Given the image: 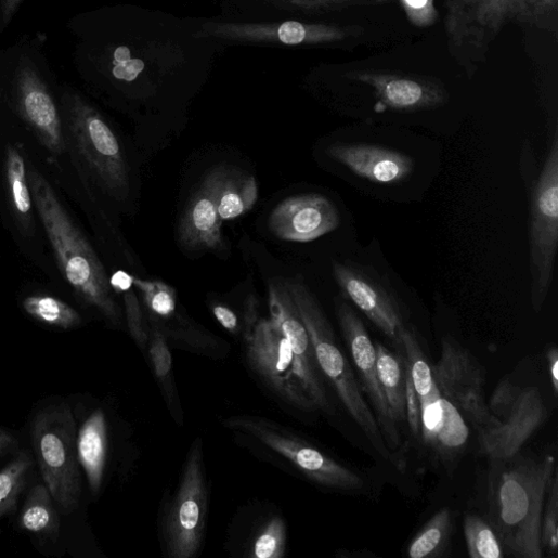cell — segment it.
I'll list each match as a JSON object with an SVG mask.
<instances>
[{
  "label": "cell",
  "mask_w": 558,
  "mask_h": 558,
  "mask_svg": "<svg viewBox=\"0 0 558 558\" xmlns=\"http://www.w3.org/2000/svg\"><path fill=\"white\" fill-rule=\"evenodd\" d=\"M551 455L540 458L520 453L491 460L488 479L489 522L509 555L541 558V521L555 473Z\"/></svg>",
  "instance_id": "cell-1"
},
{
  "label": "cell",
  "mask_w": 558,
  "mask_h": 558,
  "mask_svg": "<svg viewBox=\"0 0 558 558\" xmlns=\"http://www.w3.org/2000/svg\"><path fill=\"white\" fill-rule=\"evenodd\" d=\"M27 176L34 204L63 276L83 303L96 309L113 324H119L120 309L93 247L60 202L51 183L31 161Z\"/></svg>",
  "instance_id": "cell-2"
},
{
  "label": "cell",
  "mask_w": 558,
  "mask_h": 558,
  "mask_svg": "<svg viewBox=\"0 0 558 558\" xmlns=\"http://www.w3.org/2000/svg\"><path fill=\"white\" fill-rule=\"evenodd\" d=\"M308 330L317 366L334 387L347 413L379 454L395 464L377 417L363 398L349 361L336 343L333 328L321 304L300 278L285 281Z\"/></svg>",
  "instance_id": "cell-3"
},
{
  "label": "cell",
  "mask_w": 558,
  "mask_h": 558,
  "mask_svg": "<svg viewBox=\"0 0 558 558\" xmlns=\"http://www.w3.org/2000/svg\"><path fill=\"white\" fill-rule=\"evenodd\" d=\"M63 127L66 151L107 195L124 199L130 189L128 165L116 134L102 115L80 95L67 94Z\"/></svg>",
  "instance_id": "cell-4"
},
{
  "label": "cell",
  "mask_w": 558,
  "mask_h": 558,
  "mask_svg": "<svg viewBox=\"0 0 558 558\" xmlns=\"http://www.w3.org/2000/svg\"><path fill=\"white\" fill-rule=\"evenodd\" d=\"M31 439L44 484L65 514L79 506L82 478L77 449V427L67 403L40 411L31 426Z\"/></svg>",
  "instance_id": "cell-5"
},
{
  "label": "cell",
  "mask_w": 558,
  "mask_h": 558,
  "mask_svg": "<svg viewBox=\"0 0 558 558\" xmlns=\"http://www.w3.org/2000/svg\"><path fill=\"white\" fill-rule=\"evenodd\" d=\"M531 300L540 312L549 293L558 247V133L549 140L542 170L530 194Z\"/></svg>",
  "instance_id": "cell-6"
},
{
  "label": "cell",
  "mask_w": 558,
  "mask_h": 558,
  "mask_svg": "<svg viewBox=\"0 0 558 558\" xmlns=\"http://www.w3.org/2000/svg\"><path fill=\"white\" fill-rule=\"evenodd\" d=\"M488 407L492 421L478 437L481 453L490 460L507 459L520 453L546 416L538 389L520 388L508 379L495 389Z\"/></svg>",
  "instance_id": "cell-7"
},
{
  "label": "cell",
  "mask_w": 558,
  "mask_h": 558,
  "mask_svg": "<svg viewBox=\"0 0 558 558\" xmlns=\"http://www.w3.org/2000/svg\"><path fill=\"white\" fill-rule=\"evenodd\" d=\"M208 514V490L203 451L196 443L185 463L181 482L165 523L168 556L192 558L199 551Z\"/></svg>",
  "instance_id": "cell-8"
},
{
  "label": "cell",
  "mask_w": 558,
  "mask_h": 558,
  "mask_svg": "<svg viewBox=\"0 0 558 558\" xmlns=\"http://www.w3.org/2000/svg\"><path fill=\"white\" fill-rule=\"evenodd\" d=\"M225 426L259 440L286 457L312 481L333 489L360 490L364 482L354 471L329 458L315 447L257 417H232Z\"/></svg>",
  "instance_id": "cell-9"
},
{
  "label": "cell",
  "mask_w": 558,
  "mask_h": 558,
  "mask_svg": "<svg viewBox=\"0 0 558 558\" xmlns=\"http://www.w3.org/2000/svg\"><path fill=\"white\" fill-rule=\"evenodd\" d=\"M432 372L440 394L464 412L477 432L482 431L491 414L484 399V369L477 359L453 337H444Z\"/></svg>",
  "instance_id": "cell-10"
},
{
  "label": "cell",
  "mask_w": 558,
  "mask_h": 558,
  "mask_svg": "<svg viewBox=\"0 0 558 558\" xmlns=\"http://www.w3.org/2000/svg\"><path fill=\"white\" fill-rule=\"evenodd\" d=\"M245 341L251 367L273 392L300 410H316L296 376L291 346L271 319H260Z\"/></svg>",
  "instance_id": "cell-11"
},
{
  "label": "cell",
  "mask_w": 558,
  "mask_h": 558,
  "mask_svg": "<svg viewBox=\"0 0 558 558\" xmlns=\"http://www.w3.org/2000/svg\"><path fill=\"white\" fill-rule=\"evenodd\" d=\"M333 274L345 298L402 349L401 334L406 324L391 285L377 273L352 262H334Z\"/></svg>",
  "instance_id": "cell-12"
},
{
  "label": "cell",
  "mask_w": 558,
  "mask_h": 558,
  "mask_svg": "<svg viewBox=\"0 0 558 558\" xmlns=\"http://www.w3.org/2000/svg\"><path fill=\"white\" fill-rule=\"evenodd\" d=\"M336 315L350 350L363 391L377 413V420L387 442L400 445L397 421L388 404L377 371V348L356 312L342 298L335 300Z\"/></svg>",
  "instance_id": "cell-13"
},
{
  "label": "cell",
  "mask_w": 558,
  "mask_h": 558,
  "mask_svg": "<svg viewBox=\"0 0 558 558\" xmlns=\"http://www.w3.org/2000/svg\"><path fill=\"white\" fill-rule=\"evenodd\" d=\"M271 320L289 341L295 359V372L316 410H330L324 386L317 374V363L308 330L284 282L270 283Z\"/></svg>",
  "instance_id": "cell-14"
},
{
  "label": "cell",
  "mask_w": 558,
  "mask_h": 558,
  "mask_svg": "<svg viewBox=\"0 0 558 558\" xmlns=\"http://www.w3.org/2000/svg\"><path fill=\"white\" fill-rule=\"evenodd\" d=\"M18 112L38 141L53 158L66 153L63 118L39 72L28 60L21 62L16 77Z\"/></svg>",
  "instance_id": "cell-15"
},
{
  "label": "cell",
  "mask_w": 558,
  "mask_h": 558,
  "mask_svg": "<svg viewBox=\"0 0 558 558\" xmlns=\"http://www.w3.org/2000/svg\"><path fill=\"white\" fill-rule=\"evenodd\" d=\"M226 174L228 170L223 167L209 172L185 208L178 228V239L184 248L193 251L225 249L219 198Z\"/></svg>",
  "instance_id": "cell-16"
},
{
  "label": "cell",
  "mask_w": 558,
  "mask_h": 558,
  "mask_svg": "<svg viewBox=\"0 0 558 558\" xmlns=\"http://www.w3.org/2000/svg\"><path fill=\"white\" fill-rule=\"evenodd\" d=\"M340 218L334 204L322 195L288 198L272 212L269 226L280 239L310 243L334 232Z\"/></svg>",
  "instance_id": "cell-17"
},
{
  "label": "cell",
  "mask_w": 558,
  "mask_h": 558,
  "mask_svg": "<svg viewBox=\"0 0 558 558\" xmlns=\"http://www.w3.org/2000/svg\"><path fill=\"white\" fill-rule=\"evenodd\" d=\"M328 155L355 176L382 185L401 183L415 170L413 157L380 145L336 143Z\"/></svg>",
  "instance_id": "cell-18"
},
{
  "label": "cell",
  "mask_w": 558,
  "mask_h": 558,
  "mask_svg": "<svg viewBox=\"0 0 558 558\" xmlns=\"http://www.w3.org/2000/svg\"><path fill=\"white\" fill-rule=\"evenodd\" d=\"M420 402V432L426 443L443 454L460 450L469 429L458 408L444 399L438 388Z\"/></svg>",
  "instance_id": "cell-19"
},
{
  "label": "cell",
  "mask_w": 558,
  "mask_h": 558,
  "mask_svg": "<svg viewBox=\"0 0 558 558\" xmlns=\"http://www.w3.org/2000/svg\"><path fill=\"white\" fill-rule=\"evenodd\" d=\"M198 37L219 38L231 41L278 42L286 46H298L307 42L314 35L311 28L297 23L287 22L268 25L207 24Z\"/></svg>",
  "instance_id": "cell-20"
},
{
  "label": "cell",
  "mask_w": 558,
  "mask_h": 558,
  "mask_svg": "<svg viewBox=\"0 0 558 558\" xmlns=\"http://www.w3.org/2000/svg\"><path fill=\"white\" fill-rule=\"evenodd\" d=\"M77 449L80 466L95 496L103 484L108 449L107 423L101 410L93 412L82 424L77 433Z\"/></svg>",
  "instance_id": "cell-21"
},
{
  "label": "cell",
  "mask_w": 558,
  "mask_h": 558,
  "mask_svg": "<svg viewBox=\"0 0 558 558\" xmlns=\"http://www.w3.org/2000/svg\"><path fill=\"white\" fill-rule=\"evenodd\" d=\"M377 371L388 404L397 423L406 420V359L377 346Z\"/></svg>",
  "instance_id": "cell-22"
},
{
  "label": "cell",
  "mask_w": 558,
  "mask_h": 558,
  "mask_svg": "<svg viewBox=\"0 0 558 558\" xmlns=\"http://www.w3.org/2000/svg\"><path fill=\"white\" fill-rule=\"evenodd\" d=\"M7 184L13 213L24 225L31 224L35 204L28 182L27 163L15 145H9L7 152Z\"/></svg>",
  "instance_id": "cell-23"
},
{
  "label": "cell",
  "mask_w": 558,
  "mask_h": 558,
  "mask_svg": "<svg viewBox=\"0 0 558 558\" xmlns=\"http://www.w3.org/2000/svg\"><path fill=\"white\" fill-rule=\"evenodd\" d=\"M54 502L46 484L33 488L21 514L23 529L40 536L56 537L61 521Z\"/></svg>",
  "instance_id": "cell-24"
},
{
  "label": "cell",
  "mask_w": 558,
  "mask_h": 558,
  "mask_svg": "<svg viewBox=\"0 0 558 558\" xmlns=\"http://www.w3.org/2000/svg\"><path fill=\"white\" fill-rule=\"evenodd\" d=\"M258 194V182L254 176H234L228 171L219 198L221 220H234L251 211Z\"/></svg>",
  "instance_id": "cell-25"
},
{
  "label": "cell",
  "mask_w": 558,
  "mask_h": 558,
  "mask_svg": "<svg viewBox=\"0 0 558 558\" xmlns=\"http://www.w3.org/2000/svg\"><path fill=\"white\" fill-rule=\"evenodd\" d=\"M453 530V515L450 508L440 509L427 522L408 547L412 558H436L442 556L450 544Z\"/></svg>",
  "instance_id": "cell-26"
},
{
  "label": "cell",
  "mask_w": 558,
  "mask_h": 558,
  "mask_svg": "<svg viewBox=\"0 0 558 558\" xmlns=\"http://www.w3.org/2000/svg\"><path fill=\"white\" fill-rule=\"evenodd\" d=\"M34 468L28 452H21L0 470V518L11 512L23 494Z\"/></svg>",
  "instance_id": "cell-27"
},
{
  "label": "cell",
  "mask_w": 558,
  "mask_h": 558,
  "mask_svg": "<svg viewBox=\"0 0 558 558\" xmlns=\"http://www.w3.org/2000/svg\"><path fill=\"white\" fill-rule=\"evenodd\" d=\"M25 311L36 320L62 329L78 327L80 314L69 304L49 295H31L24 299Z\"/></svg>",
  "instance_id": "cell-28"
},
{
  "label": "cell",
  "mask_w": 558,
  "mask_h": 558,
  "mask_svg": "<svg viewBox=\"0 0 558 558\" xmlns=\"http://www.w3.org/2000/svg\"><path fill=\"white\" fill-rule=\"evenodd\" d=\"M402 351L407 359L412 380L419 399L427 398L436 389L432 367L420 346L415 330L405 326L401 334Z\"/></svg>",
  "instance_id": "cell-29"
},
{
  "label": "cell",
  "mask_w": 558,
  "mask_h": 558,
  "mask_svg": "<svg viewBox=\"0 0 558 558\" xmlns=\"http://www.w3.org/2000/svg\"><path fill=\"white\" fill-rule=\"evenodd\" d=\"M464 531L471 558H502L504 549L490 522L478 515H467Z\"/></svg>",
  "instance_id": "cell-30"
},
{
  "label": "cell",
  "mask_w": 558,
  "mask_h": 558,
  "mask_svg": "<svg viewBox=\"0 0 558 558\" xmlns=\"http://www.w3.org/2000/svg\"><path fill=\"white\" fill-rule=\"evenodd\" d=\"M133 276L124 271H117L109 280L113 291L121 295L126 308L127 324L135 342L143 348L148 341L143 313L133 289Z\"/></svg>",
  "instance_id": "cell-31"
},
{
  "label": "cell",
  "mask_w": 558,
  "mask_h": 558,
  "mask_svg": "<svg viewBox=\"0 0 558 558\" xmlns=\"http://www.w3.org/2000/svg\"><path fill=\"white\" fill-rule=\"evenodd\" d=\"M137 288L147 309L155 316L169 319L176 311V293L169 285L159 281H144L132 277Z\"/></svg>",
  "instance_id": "cell-32"
},
{
  "label": "cell",
  "mask_w": 558,
  "mask_h": 558,
  "mask_svg": "<svg viewBox=\"0 0 558 558\" xmlns=\"http://www.w3.org/2000/svg\"><path fill=\"white\" fill-rule=\"evenodd\" d=\"M541 521L542 550L551 558L558 556V472L555 473L546 495Z\"/></svg>",
  "instance_id": "cell-33"
},
{
  "label": "cell",
  "mask_w": 558,
  "mask_h": 558,
  "mask_svg": "<svg viewBox=\"0 0 558 558\" xmlns=\"http://www.w3.org/2000/svg\"><path fill=\"white\" fill-rule=\"evenodd\" d=\"M286 551V524L280 517H273L262 528L252 545L255 558H282Z\"/></svg>",
  "instance_id": "cell-34"
},
{
  "label": "cell",
  "mask_w": 558,
  "mask_h": 558,
  "mask_svg": "<svg viewBox=\"0 0 558 558\" xmlns=\"http://www.w3.org/2000/svg\"><path fill=\"white\" fill-rule=\"evenodd\" d=\"M387 101L394 107L412 108L425 99L424 89L410 80L391 81L385 90Z\"/></svg>",
  "instance_id": "cell-35"
},
{
  "label": "cell",
  "mask_w": 558,
  "mask_h": 558,
  "mask_svg": "<svg viewBox=\"0 0 558 558\" xmlns=\"http://www.w3.org/2000/svg\"><path fill=\"white\" fill-rule=\"evenodd\" d=\"M148 352L156 378L165 384L171 372L172 358L164 335L157 329L152 333Z\"/></svg>",
  "instance_id": "cell-36"
},
{
  "label": "cell",
  "mask_w": 558,
  "mask_h": 558,
  "mask_svg": "<svg viewBox=\"0 0 558 558\" xmlns=\"http://www.w3.org/2000/svg\"><path fill=\"white\" fill-rule=\"evenodd\" d=\"M145 65L142 60L133 59L132 53L127 47H118L112 59V74L121 81L132 82L144 70Z\"/></svg>",
  "instance_id": "cell-37"
},
{
  "label": "cell",
  "mask_w": 558,
  "mask_h": 558,
  "mask_svg": "<svg viewBox=\"0 0 558 558\" xmlns=\"http://www.w3.org/2000/svg\"><path fill=\"white\" fill-rule=\"evenodd\" d=\"M406 359V356H405ZM406 419L415 437L420 434V402L415 390L406 359Z\"/></svg>",
  "instance_id": "cell-38"
},
{
  "label": "cell",
  "mask_w": 558,
  "mask_h": 558,
  "mask_svg": "<svg viewBox=\"0 0 558 558\" xmlns=\"http://www.w3.org/2000/svg\"><path fill=\"white\" fill-rule=\"evenodd\" d=\"M213 313L219 323L229 332L236 333L239 329V321L236 313L225 306H215Z\"/></svg>",
  "instance_id": "cell-39"
},
{
  "label": "cell",
  "mask_w": 558,
  "mask_h": 558,
  "mask_svg": "<svg viewBox=\"0 0 558 558\" xmlns=\"http://www.w3.org/2000/svg\"><path fill=\"white\" fill-rule=\"evenodd\" d=\"M260 321L259 319V302L257 298L251 295L248 297L245 306V324H244V335L245 337L250 335L255 329L256 325Z\"/></svg>",
  "instance_id": "cell-40"
},
{
  "label": "cell",
  "mask_w": 558,
  "mask_h": 558,
  "mask_svg": "<svg viewBox=\"0 0 558 558\" xmlns=\"http://www.w3.org/2000/svg\"><path fill=\"white\" fill-rule=\"evenodd\" d=\"M24 0H0V31L12 23Z\"/></svg>",
  "instance_id": "cell-41"
},
{
  "label": "cell",
  "mask_w": 558,
  "mask_h": 558,
  "mask_svg": "<svg viewBox=\"0 0 558 558\" xmlns=\"http://www.w3.org/2000/svg\"><path fill=\"white\" fill-rule=\"evenodd\" d=\"M546 360L548 363V372L550 377L554 394L558 393V350L551 346L546 351Z\"/></svg>",
  "instance_id": "cell-42"
},
{
  "label": "cell",
  "mask_w": 558,
  "mask_h": 558,
  "mask_svg": "<svg viewBox=\"0 0 558 558\" xmlns=\"http://www.w3.org/2000/svg\"><path fill=\"white\" fill-rule=\"evenodd\" d=\"M17 447V440L7 430L0 428V457L8 455Z\"/></svg>",
  "instance_id": "cell-43"
},
{
  "label": "cell",
  "mask_w": 558,
  "mask_h": 558,
  "mask_svg": "<svg viewBox=\"0 0 558 558\" xmlns=\"http://www.w3.org/2000/svg\"><path fill=\"white\" fill-rule=\"evenodd\" d=\"M406 2L413 9L420 10L427 5L428 0H406Z\"/></svg>",
  "instance_id": "cell-44"
}]
</instances>
